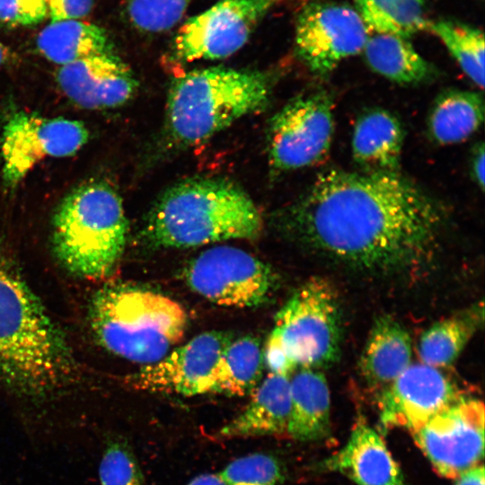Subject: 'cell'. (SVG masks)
Masks as SVG:
<instances>
[{
  "mask_svg": "<svg viewBox=\"0 0 485 485\" xmlns=\"http://www.w3.org/2000/svg\"><path fill=\"white\" fill-rule=\"evenodd\" d=\"M446 222L443 206L399 172L330 169L275 216L278 231L306 250L371 277L420 272Z\"/></svg>",
  "mask_w": 485,
  "mask_h": 485,
  "instance_id": "1",
  "label": "cell"
},
{
  "mask_svg": "<svg viewBox=\"0 0 485 485\" xmlns=\"http://www.w3.org/2000/svg\"><path fill=\"white\" fill-rule=\"evenodd\" d=\"M66 339L0 250V379L17 394L43 398L72 377Z\"/></svg>",
  "mask_w": 485,
  "mask_h": 485,
  "instance_id": "2",
  "label": "cell"
},
{
  "mask_svg": "<svg viewBox=\"0 0 485 485\" xmlns=\"http://www.w3.org/2000/svg\"><path fill=\"white\" fill-rule=\"evenodd\" d=\"M262 217L252 199L222 179H189L170 187L149 211L147 241L163 248H189L233 239H255Z\"/></svg>",
  "mask_w": 485,
  "mask_h": 485,
  "instance_id": "3",
  "label": "cell"
},
{
  "mask_svg": "<svg viewBox=\"0 0 485 485\" xmlns=\"http://www.w3.org/2000/svg\"><path fill=\"white\" fill-rule=\"evenodd\" d=\"M271 81L255 70L208 67L188 72L170 88L165 113L169 138L181 146L206 141L269 102Z\"/></svg>",
  "mask_w": 485,
  "mask_h": 485,
  "instance_id": "4",
  "label": "cell"
},
{
  "mask_svg": "<svg viewBox=\"0 0 485 485\" xmlns=\"http://www.w3.org/2000/svg\"><path fill=\"white\" fill-rule=\"evenodd\" d=\"M89 313L93 332L104 348L143 366L168 354L184 337L188 322L176 301L124 284L98 290Z\"/></svg>",
  "mask_w": 485,
  "mask_h": 485,
  "instance_id": "5",
  "label": "cell"
},
{
  "mask_svg": "<svg viewBox=\"0 0 485 485\" xmlns=\"http://www.w3.org/2000/svg\"><path fill=\"white\" fill-rule=\"evenodd\" d=\"M128 220L119 194L91 181L73 190L54 216L53 246L70 272L89 278L112 272L123 254Z\"/></svg>",
  "mask_w": 485,
  "mask_h": 485,
  "instance_id": "6",
  "label": "cell"
},
{
  "mask_svg": "<svg viewBox=\"0 0 485 485\" xmlns=\"http://www.w3.org/2000/svg\"><path fill=\"white\" fill-rule=\"evenodd\" d=\"M341 312L333 286L313 277L277 313L263 348L269 373L291 376L300 368L322 370L339 358Z\"/></svg>",
  "mask_w": 485,
  "mask_h": 485,
  "instance_id": "7",
  "label": "cell"
},
{
  "mask_svg": "<svg viewBox=\"0 0 485 485\" xmlns=\"http://www.w3.org/2000/svg\"><path fill=\"white\" fill-rule=\"evenodd\" d=\"M334 134L333 101L323 89L301 94L270 119L268 154L279 172L319 163L328 154Z\"/></svg>",
  "mask_w": 485,
  "mask_h": 485,
  "instance_id": "8",
  "label": "cell"
},
{
  "mask_svg": "<svg viewBox=\"0 0 485 485\" xmlns=\"http://www.w3.org/2000/svg\"><path fill=\"white\" fill-rule=\"evenodd\" d=\"M276 277L269 264L230 245L203 251L183 270L191 290L214 304L236 308L263 304L276 286Z\"/></svg>",
  "mask_w": 485,
  "mask_h": 485,
  "instance_id": "9",
  "label": "cell"
},
{
  "mask_svg": "<svg viewBox=\"0 0 485 485\" xmlns=\"http://www.w3.org/2000/svg\"><path fill=\"white\" fill-rule=\"evenodd\" d=\"M88 137V129L79 120L27 111L13 113L5 122L1 138L4 184L17 186L46 158L75 154Z\"/></svg>",
  "mask_w": 485,
  "mask_h": 485,
  "instance_id": "10",
  "label": "cell"
},
{
  "mask_svg": "<svg viewBox=\"0 0 485 485\" xmlns=\"http://www.w3.org/2000/svg\"><path fill=\"white\" fill-rule=\"evenodd\" d=\"M369 33L355 7L312 1L297 16L296 54L313 75L324 77L341 61L362 52Z\"/></svg>",
  "mask_w": 485,
  "mask_h": 485,
  "instance_id": "11",
  "label": "cell"
},
{
  "mask_svg": "<svg viewBox=\"0 0 485 485\" xmlns=\"http://www.w3.org/2000/svg\"><path fill=\"white\" fill-rule=\"evenodd\" d=\"M410 433L436 473L456 479L483 459V402L463 396Z\"/></svg>",
  "mask_w": 485,
  "mask_h": 485,
  "instance_id": "12",
  "label": "cell"
},
{
  "mask_svg": "<svg viewBox=\"0 0 485 485\" xmlns=\"http://www.w3.org/2000/svg\"><path fill=\"white\" fill-rule=\"evenodd\" d=\"M279 1H218L180 28L172 42L173 57L191 62L233 55L247 42L255 26Z\"/></svg>",
  "mask_w": 485,
  "mask_h": 485,
  "instance_id": "13",
  "label": "cell"
},
{
  "mask_svg": "<svg viewBox=\"0 0 485 485\" xmlns=\"http://www.w3.org/2000/svg\"><path fill=\"white\" fill-rule=\"evenodd\" d=\"M463 396L441 369L411 364L379 393L383 431L400 428L411 432Z\"/></svg>",
  "mask_w": 485,
  "mask_h": 485,
  "instance_id": "14",
  "label": "cell"
},
{
  "mask_svg": "<svg viewBox=\"0 0 485 485\" xmlns=\"http://www.w3.org/2000/svg\"><path fill=\"white\" fill-rule=\"evenodd\" d=\"M232 340L224 331L200 333L155 363L143 366L131 377L132 384L154 392L182 396L209 393L214 369Z\"/></svg>",
  "mask_w": 485,
  "mask_h": 485,
  "instance_id": "15",
  "label": "cell"
},
{
  "mask_svg": "<svg viewBox=\"0 0 485 485\" xmlns=\"http://www.w3.org/2000/svg\"><path fill=\"white\" fill-rule=\"evenodd\" d=\"M57 81L71 101L87 110L120 106L133 96L137 85L131 70L116 53L61 66Z\"/></svg>",
  "mask_w": 485,
  "mask_h": 485,
  "instance_id": "16",
  "label": "cell"
},
{
  "mask_svg": "<svg viewBox=\"0 0 485 485\" xmlns=\"http://www.w3.org/2000/svg\"><path fill=\"white\" fill-rule=\"evenodd\" d=\"M320 467L339 472L357 485H407L382 436L363 420L354 426L342 448L324 459Z\"/></svg>",
  "mask_w": 485,
  "mask_h": 485,
  "instance_id": "17",
  "label": "cell"
},
{
  "mask_svg": "<svg viewBox=\"0 0 485 485\" xmlns=\"http://www.w3.org/2000/svg\"><path fill=\"white\" fill-rule=\"evenodd\" d=\"M290 376L269 373L251 393L246 407L219 430L224 438L287 434Z\"/></svg>",
  "mask_w": 485,
  "mask_h": 485,
  "instance_id": "18",
  "label": "cell"
},
{
  "mask_svg": "<svg viewBox=\"0 0 485 485\" xmlns=\"http://www.w3.org/2000/svg\"><path fill=\"white\" fill-rule=\"evenodd\" d=\"M412 344L404 326L391 315H381L373 323L358 361L363 379L381 390L411 363Z\"/></svg>",
  "mask_w": 485,
  "mask_h": 485,
  "instance_id": "19",
  "label": "cell"
},
{
  "mask_svg": "<svg viewBox=\"0 0 485 485\" xmlns=\"http://www.w3.org/2000/svg\"><path fill=\"white\" fill-rule=\"evenodd\" d=\"M404 129L396 116L380 108L363 112L354 126V161L366 172H398Z\"/></svg>",
  "mask_w": 485,
  "mask_h": 485,
  "instance_id": "20",
  "label": "cell"
},
{
  "mask_svg": "<svg viewBox=\"0 0 485 485\" xmlns=\"http://www.w3.org/2000/svg\"><path fill=\"white\" fill-rule=\"evenodd\" d=\"M331 395L324 374L300 368L290 376V415L287 434L299 441L326 437L331 429Z\"/></svg>",
  "mask_w": 485,
  "mask_h": 485,
  "instance_id": "21",
  "label": "cell"
},
{
  "mask_svg": "<svg viewBox=\"0 0 485 485\" xmlns=\"http://www.w3.org/2000/svg\"><path fill=\"white\" fill-rule=\"evenodd\" d=\"M36 44L42 56L60 66L92 56L115 53L102 28L79 19L50 22L39 33Z\"/></svg>",
  "mask_w": 485,
  "mask_h": 485,
  "instance_id": "22",
  "label": "cell"
},
{
  "mask_svg": "<svg viewBox=\"0 0 485 485\" xmlns=\"http://www.w3.org/2000/svg\"><path fill=\"white\" fill-rule=\"evenodd\" d=\"M363 53L372 70L399 84H419L435 75L434 67L407 38L370 32Z\"/></svg>",
  "mask_w": 485,
  "mask_h": 485,
  "instance_id": "23",
  "label": "cell"
},
{
  "mask_svg": "<svg viewBox=\"0 0 485 485\" xmlns=\"http://www.w3.org/2000/svg\"><path fill=\"white\" fill-rule=\"evenodd\" d=\"M484 101L480 93L446 90L436 99L428 116V128L432 140L447 146L472 136L482 125Z\"/></svg>",
  "mask_w": 485,
  "mask_h": 485,
  "instance_id": "24",
  "label": "cell"
},
{
  "mask_svg": "<svg viewBox=\"0 0 485 485\" xmlns=\"http://www.w3.org/2000/svg\"><path fill=\"white\" fill-rule=\"evenodd\" d=\"M263 365V348L255 337L233 339L214 369L210 393L251 394L261 380Z\"/></svg>",
  "mask_w": 485,
  "mask_h": 485,
  "instance_id": "25",
  "label": "cell"
},
{
  "mask_svg": "<svg viewBox=\"0 0 485 485\" xmlns=\"http://www.w3.org/2000/svg\"><path fill=\"white\" fill-rule=\"evenodd\" d=\"M482 320V305H476L433 323L421 334L418 343L421 363L439 369L450 366L459 357Z\"/></svg>",
  "mask_w": 485,
  "mask_h": 485,
  "instance_id": "26",
  "label": "cell"
},
{
  "mask_svg": "<svg viewBox=\"0 0 485 485\" xmlns=\"http://www.w3.org/2000/svg\"><path fill=\"white\" fill-rule=\"evenodd\" d=\"M355 8L369 32L409 39L429 24L423 0H355Z\"/></svg>",
  "mask_w": 485,
  "mask_h": 485,
  "instance_id": "27",
  "label": "cell"
},
{
  "mask_svg": "<svg viewBox=\"0 0 485 485\" xmlns=\"http://www.w3.org/2000/svg\"><path fill=\"white\" fill-rule=\"evenodd\" d=\"M428 29L441 40L472 83L483 89V32L464 22L445 19L429 22Z\"/></svg>",
  "mask_w": 485,
  "mask_h": 485,
  "instance_id": "28",
  "label": "cell"
},
{
  "mask_svg": "<svg viewBox=\"0 0 485 485\" xmlns=\"http://www.w3.org/2000/svg\"><path fill=\"white\" fill-rule=\"evenodd\" d=\"M219 474L225 485H282L285 480L282 463L265 453L234 459Z\"/></svg>",
  "mask_w": 485,
  "mask_h": 485,
  "instance_id": "29",
  "label": "cell"
},
{
  "mask_svg": "<svg viewBox=\"0 0 485 485\" xmlns=\"http://www.w3.org/2000/svg\"><path fill=\"white\" fill-rule=\"evenodd\" d=\"M101 485H144L143 475L132 449L119 437L105 443L99 465Z\"/></svg>",
  "mask_w": 485,
  "mask_h": 485,
  "instance_id": "30",
  "label": "cell"
},
{
  "mask_svg": "<svg viewBox=\"0 0 485 485\" xmlns=\"http://www.w3.org/2000/svg\"><path fill=\"white\" fill-rule=\"evenodd\" d=\"M191 0H129L128 15L139 31L162 32L178 23Z\"/></svg>",
  "mask_w": 485,
  "mask_h": 485,
  "instance_id": "31",
  "label": "cell"
},
{
  "mask_svg": "<svg viewBox=\"0 0 485 485\" xmlns=\"http://www.w3.org/2000/svg\"><path fill=\"white\" fill-rule=\"evenodd\" d=\"M47 16V0H0V22L9 26L35 25Z\"/></svg>",
  "mask_w": 485,
  "mask_h": 485,
  "instance_id": "32",
  "label": "cell"
},
{
  "mask_svg": "<svg viewBox=\"0 0 485 485\" xmlns=\"http://www.w3.org/2000/svg\"><path fill=\"white\" fill-rule=\"evenodd\" d=\"M50 22L80 19L88 15L93 0H47Z\"/></svg>",
  "mask_w": 485,
  "mask_h": 485,
  "instance_id": "33",
  "label": "cell"
},
{
  "mask_svg": "<svg viewBox=\"0 0 485 485\" xmlns=\"http://www.w3.org/2000/svg\"><path fill=\"white\" fill-rule=\"evenodd\" d=\"M484 145L481 142L475 146L471 159L472 175L481 190L484 189Z\"/></svg>",
  "mask_w": 485,
  "mask_h": 485,
  "instance_id": "34",
  "label": "cell"
},
{
  "mask_svg": "<svg viewBox=\"0 0 485 485\" xmlns=\"http://www.w3.org/2000/svg\"><path fill=\"white\" fill-rule=\"evenodd\" d=\"M484 467L479 464L456 478L454 485H484Z\"/></svg>",
  "mask_w": 485,
  "mask_h": 485,
  "instance_id": "35",
  "label": "cell"
},
{
  "mask_svg": "<svg viewBox=\"0 0 485 485\" xmlns=\"http://www.w3.org/2000/svg\"><path fill=\"white\" fill-rule=\"evenodd\" d=\"M187 485H225L219 473H204L195 477Z\"/></svg>",
  "mask_w": 485,
  "mask_h": 485,
  "instance_id": "36",
  "label": "cell"
},
{
  "mask_svg": "<svg viewBox=\"0 0 485 485\" xmlns=\"http://www.w3.org/2000/svg\"><path fill=\"white\" fill-rule=\"evenodd\" d=\"M11 56L10 49L0 41V67L10 61Z\"/></svg>",
  "mask_w": 485,
  "mask_h": 485,
  "instance_id": "37",
  "label": "cell"
}]
</instances>
